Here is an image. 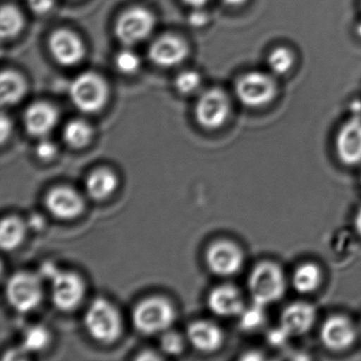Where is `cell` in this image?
I'll return each instance as SVG.
<instances>
[{
  "label": "cell",
  "mask_w": 361,
  "mask_h": 361,
  "mask_svg": "<svg viewBox=\"0 0 361 361\" xmlns=\"http://www.w3.org/2000/svg\"><path fill=\"white\" fill-rule=\"evenodd\" d=\"M84 324L90 335L100 343H113L121 336L120 312L111 302L102 298L92 302L84 316Z\"/></svg>",
  "instance_id": "cell-1"
},
{
  "label": "cell",
  "mask_w": 361,
  "mask_h": 361,
  "mask_svg": "<svg viewBox=\"0 0 361 361\" xmlns=\"http://www.w3.org/2000/svg\"><path fill=\"white\" fill-rule=\"evenodd\" d=\"M248 287L255 303L265 306L284 295L286 281L282 269L276 264L263 262L251 271Z\"/></svg>",
  "instance_id": "cell-2"
},
{
  "label": "cell",
  "mask_w": 361,
  "mask_h": 361,
  "mask_svg": "<svg viewBox=\"0 0 361 361\" xmlns=\"http://www.w3.org/2000/svg\"><path fill=\"white\" fill-rule=\"evenodd\" d=\"M176 318L175 308L164 298L151 297L137 304L133 310L135 327L145 335L166 331Z\"/></svg>",
  "instance_id": "cell-3"
},
{
  "label": "cell",
  "mask_w": 361,
  "mask_h": 361,
  "mask_svg": "<svg viewBox=\"0 0 361 361\" xmlns=\"http://www.w3.org/2000/svg\"><path fill=\"white\" fill-rule=\"evenodd\" d=\"M109 86L98 73L87 71L78 75L69 86L73 104L83 113L101 111L109 100Z\"/></svg>",
  "instance_id": "cell-4"
},
{
  "label": "cell",
  "mask_w": 361,
  "mask_h": 361,
  "mask_svg": "<svg viewBox=\"0 0 361 361\" xmlns=\"http://www.w3.org/2000/svg\"><path fill=\"white\" fill-rule=\"evenodd\" d=\"M6 295L14 310L20 312H31L43 299L41 278L31 272H16L8 281Z\"/></svg>",
  "instance_id": "cell-5"
},
{
  "label": "cell",
  "mask_w": 361,
  "mask_h": 361,
  "mask_svg": "<svg viewBox=\"0 0 361 361\" xmlns=\"http://www.w3.org/2000/svg\"><path fill=\"white\" fill-rule=\"evenodd\" d=\"M278 86L267 73L250 71L236 82L235 94L238 100L248 107H262L276 98Z\"/></svg>",
  "instance_id": "cell-6"
},
{
  "label": "cell",
  "mask_w": 361,
  "mask_h": 361,
  "mask_svg": "<svg viewBox=\"0 0 361 361\" xmlns=\"http://www.w3.org/2000/svg\"><path fill=\"white\" fill-rule=\"evenodd\" d=\"M154 26L155 18L151 11L142 7L130 8L116 22V37L123 45H136L151 35Z\"/></svg>",
  "instance_id": "cell-7"
},
{
  "label": "cell",
  "mask_w": 361,
  "mask_h": 361,
  "mask_svg": "<svg viewBox=\"0 0 361 361\" xmlns=\"http://www.w3.org/2000/svg\"><path fill=\"white\" fill-rule=\"evenodd\" d=\"M229 115V99L219 88L207 90L196 103V121L207 130H216L221 128L227 121Z\"/></svg>",
  "instance_id": "cell-8"
},
{
  "label": "cell",
  "mask_w": 361,
  "mask_h": 361,
  "mask_svg": "<svg viewBox=\"0 0 361 361\" xmlns=\"http://www.w3.org/2000/svg\"><path fill=\"white\" fill-rule=\"evenodd\" d=\"M54 305L63 312H71L80 305L85 295V284L79 274L58 271L50 279Z\"/></svg>",
  "instance_id": "cell-9"
},
{
  "label": "cell",
  "mask_w": 361,
  "mask_h": 361,
  "mask_svg": "<svg viewBox=\"0 0 361 361\" xmlns=\"http://www.w3.org/2000/svg\"><path fill=\"white\" fill-rule=\"evenodd\" d=\"M206 262L213 274L219 276H230L240 271L244 263V255L234 243L219 240L209 247Z\"/></svg>",
  "instance_id": "cell-10"
},
{
  "label": "cell",
  "mask_w": 361,
  "mask_h": 361,
  "mask_svg": "<svg viewBox=\"0 0 361 361\" xmlns=\"http://www.w3.org/2000/svg\"><path fill=\"white\" fill-rule=\"evenodd\" d=\"M52 56L63 66H75L85 56V46L82 39L68 29H59L49 39Z\"/></svg>",
  "instance_id": "cell-11"
},
{
  "label": "cell",
  "mask_w": 361,
  "mask_h": 361,
  "mask_svg": "<svg viewBox=\"0 0 361 361\" xmlns=\"http://www.w3.org/2000/svg\"><path fill=\"white\" fill-rule=\"evenodd\" d=\"M46 208L56 219H73L84 211V200L73 188L61 185L48 192L45 198Z\"/></svg>",
  "instance_id": "cell-12"
},
{
  "label": "cell",
  "mask_w": 361,
  "mask_h": 361,
  "mask_svg": "<svg viewBox=\"0 0 361 361\" xmlns=\"http://www.w3.org/2000/svg\"><path fill=\"white\" fill-rule=\"evenodd\" d=\"M321 341L329 350L341 352L352 346L357 331L350 319L344 316L329 317L321 327Z\"/></svg>",
  "instance_id": "cell-13"
},
{
  "label": "cell",
  "mask_w": 361,
  "mask_h": 361,
  "mask_svg": "<svg viewBox=\"0 0 361 361\" xmlns=\"http://www.w3.org/2000/svg\"><path fill=\"white\" fill-rule=\"evenodd\" d=\"M189 54V47L181 37L166 35L158 37L149 49V58L160 67H174L183 63Z\"/></svg>",
  "instance_id": "cell-14"
},
{
  "label": "cell",
  "mask_w": 361,
  "mask_h": 361,
  "mask_svg": "<svg viewBox=\"0 0 361 361\" xmlns=\"http://www.w3.org/2000/svg\"><path fill=\"white\" fill-rule=\"evenodd\" d=\"M338 157L346 166L361 162V120L354 118L343 124L336 137Z\"/></svg>",
  "instance_id": "cell-15"
},
{
  "label": "cell",
  "mask_w": 361,
  "mask_h": 361,
  "mask_svg": "<svg viewBox=\"0 0 361 361\" xmlns=\"http://www.w3.org/2000/svg\"><path fill=\"white\" fill-rule=\"evenodd\" d=\"M58 121V109L50 103H33L25 111V128L31 136L45 137L56 128Z\"/></svg>",
  "instance_id": "cell-16"
},
{
  "label": "cell",
  "mask_w": 361,
  "mask_h": 361,
  "mask_svg": "<svg viewBox=\"0 0 361 361\" xmlns=\"http://www.w3.org/2000/svg\"><path fill=\"white\" fill-rule=\"evenodd\" d=\"M188 340L190 343L204 353H213L221 348L224 333L221 327L208 320H197L188 327Z\"/></svg>",
  "instance_id": "cell-17"
},
{
  "label": "cell",
  "mask_w": 361,
  "mask_h": 361,
  "mask_svg": "<svg viewBox=\"0 0 361 361\" xmlns=\"http://www.w3.org/2000/svg\"><path fill=\"white\" fill-rule=\"evenodd\" d=\"M211 312L217 316L233 317L244 310V300L240 290L231 285H221L211 290L208 295Z\"/></svg>",
  "instance_id": "cell-18"
},
{
  "label": "cell",
  "mask_w": 361,
  "mask_h": 361,
  "mask_svg": "<svg viewBox=\"0 0 361 361\" xmlns=\"http://www.w3.org/2000/svg\"><path fill=\"white\" fill-rule=\"evenodd\" d=\"M316 319V310L312 304L297 302L285 308L281 316V326L289 336H300L312 329Z\"/></svg>",
  "instance_id": "cell-19"
},
{
  "label": "cell",
  "mask_w": 361,
  "mask_h": 361,
  "mask_svg": "<svg viewBox=\"0 0 361 361\" xmlns=\"http://www.w3.org/2000/svg\"><path fill=\"white\" fill-rule=\"evenodd\" d=\"M86 191L94 200H104L118 188V177L109 169H98L86 179Z\"/></svg>",
  "instance_id": "cell-20"
},
{
  "label": "cell",
  "mask_w": 361,
  "mask_h": 361,
  "mask_svg": "<svg viewBox=\"0 0 361 361\" xmlns=\"http://www.w3.org/2000/svg\"><path fill=\"white\" fill-rule=\"evenodd\" d=\"M27 92L24 78L14 71H4L0 75V99L3 105L20 102Z\"/></svg>",
  "instance_id": "cell-21"
},
{
  "label": "cell",
  "mask_w": 361,
  "mask_h": 361,
  "mask_svg": "<svg viewBox=\"0 0 361 361\" xmlns=\"http://www.w3.org/2000/svg\"><path fill=\"white\" fill-rule=\"evenodd\" d=\"M27 225L16 216L5 217L0 225V245L6 251L18 248L26 236Z\"/></svg>",
  "instance_id": "cell-22"
},
{
  "label": "cell",
  "mask_w": 361,
  "mask_h": 361,
  "mask_svg": "<svg viewBox=\"0 0 361 361\" xmlns=\"http://www.w3.org/2000/svg\"><path fill=\"white\" fill-rule=\"evenodd\" d=\"M322 281L320 268L312 263H305L295 269L293 276V285L301 293H310L317 290Z\"/></svg>",
  "instance_id": "cell-23"
},
{
  "label": "cell",
  "mask_w": 361,
  "mask_h": 361,
  "mask_svg": "<svg viewBox=\"0 0 361 361\" xmlns=\"http://www.w3.org/2000/svg\"><path fill=\"white\" fill-rule=\"evenodd\" d=\"M94 130L88 122L81 119L69 121L63 130L65 143L73 149H83L92 141Z\"/></svg>",
  "instance_id": "cell-24"
},
{
  "label": "cell",
  "mask_w": 361,
  "mask_h": 361,
  "mask_svg": "<svg viewBox=\"0 0 361 361\" xmlns=\"http://www.w3.org/2000/svg\"><path fill=\"white\" fill-rule=\"evenodd\" d=\"M22 12L12 5H5L0 12V32L3 39H10L20 35L24 28Z\"/></svg>",
  "instance_id": "cell-25"
},
{
  "label": "cell",
  "mask_w": 361,
  "mask_h": 361,
  "mask_svg": "<svg viewBox=\"0 0 361 361\" xmlns=\"http://www.w3.org/2000/svg\"><path fill=\"white\" fill-rule=\"evenodd\" d=\"M295 64V56L290 50L278 47L270 52L267 58L268 68L274 75H284L288 73Z\"/></svg>",
  "instance_id": "cell-26"
},
{
  "label": "cell",
  "mask_w": 361,
  "mask_h": 361,
  "mask_svg": "<svg viewBox=\"0 0 361 361\" xmlns=\"http://www.w3.org/2000/svg\"><path fill=\"white\" fill-rule=\"evenodd\" d=\"M49 342V331L41 325H35L27 329L23 344L26 352H39L48 346Z\"/></svg>",
  "instance_id": "cell-27"
},
{
  "label": "cell",
  "mask_w": 361,
  "mask_h": 361,
  "mask_svg": "<svg viewBox=\"0 0 361 361\" xmlns=\"http://www.w3.org/2000/svg\"><path fill=\"white\" fill-rule=\"evenodd\" d=\"M263 305L255 303L251 307L244 308L240 312V327L245 331H253L259 329L263 325L265 321V312L263 310Z\"/></svg>",
  "instance_id": "cell-28"
},
{
  "label": "cell",
  "mask_w": 361,
  "mask_h": 361,
  "mask_svg": "<svg viewBox=\"0 0 361 361\" xmlns=\"http://www.w3.org/2000/svg\"><path fill=\"white\" fill-rule=\"evenodd\" d=\"M175 87L181 94H191L200 88L202 84V78L197 71H183L175 79Z\"/></svg>",
  "instance_id": "cell-29"
},
{
  "label": "cell",
  "mask_w": 361,
  "mask_h": 361,
  "mask_svg": "<svg viewBox=\"0 0 361 361\" xmlns=\"http://www.w3.org/2000/svg\"><path fill=\"white\" fill-rule=\"evenodd\" d=\"M115 64L120 73L132 75L140 68L141 60L132 50L124 49L116 56Z\"/></svg>",
  "instance_id": "cell-30"
},
{
  "label": "cell",
  "mask_w": 361,
  "mask_h": 361,
  "mask_svg": "<svg viewBox=\"0 0 361 361\" xmlns=\"http://www.w3.org/2000/svg\"><path fill=\"white\" fill-rule=\"evenodd\" d=\"M160 348L164 354L177 356L185 348V340L176 331H164L160 338Z\"/></svg>",
  "instance_id": "cell-31"
},
{
  "label": "cell",
  "mask_w": 361,
  "mask_h": 361,
  "mask_svg": "<svg viewBox=\"0 0 361 361\" xmlns=\"http://www.w3.org/2000/svg\"><path fill=\"white\" fill-rule=\"evenodd\" d=\"M56 153H58V147L52 141L47 140V139H42L35 147V154L39 159L44 160V161L54 159Z\"/></svg>",
  "instance_id": "cell-32"
},
{
  "label": "cell",
  "mask_w": 361,
  "mask_h": 361,
  "mask_svg": "<svg viewBox=\"0 0 361 361\" xmlns=\"http://www.w3.org/2000/svg\"><path fill=\"white\" fill-rule=\"evenodd\" d=\"M27 3L31 11L39 16L48 13L54 7V0H27Z\"/></svg>",
  "instance_id": "cell-33"
},
{
  "label": "cell",
  "mask_w": 361,
  "mask_h": 361,
  "mask_svg": "<svg viewBox=\"0 0 361 361\" xmlns=\"http://www.w3.org/2000/svg\"><path fill=\"white\" fill-rule=\"evenodd\" d=\"M189 24L194 28H202L209 22V16L207 12L202 11V8H194V11L189 16Z\"/></svg>",
  "instance_id": "cell-34"
},
{
  "label": "cell",
  "mask_w": 361,
  "mask_h": 361,
  "mask_svg": "<svg viewBox=\"0 0 361 361\" xmlns=\"http://www.w3.org/2000/svg\"><path fill=\"white\" fill-rule=\"evenodd\" d=\"M0 138H1V143H5L9 138L12 133V121L10 118H8L5 114L1 115V120H0Z\"/></svg>",
  "instance_id": "cell-35"
},
{
  "label": "cell",
  "mask_w": 361,
  "mask_h": 361,
  "mask_svg": "<svg viewBox=\"0 0 361 361\" xmlns=\"http://www.w3.org/2000/svg\"><path fill=\"white\" fill-rule=\"evenodd\" d=\"M288 336V333L282 326H280V329H276V331H271L268 338H269L270 343L272 345H281Z\"/></svg>",
  "instance_id": "cell-36"
},
{
  "label": "cell",
  "mask_w": 361,
  "mask_h": 361,
  "mask_svg": "<svg viewBox=\"0 0 361 361\" xmlns=\"http://www.w3.org/2000/svg\"><path fill=\"white\" fill-rule=\"evenodd\" d=\"M44 226H45V221L39 215H33L29 219V227L32 228V229L42 230Z\"/></svg>",
  "instance_id": "cell-37"
},
{
  "label": "cell",
  "mask_w": 361,
  "mask_h": 361,
  "mask_svg": "<svg viewBox=\"0 0 361 361\" xmlns=\"http://www.w3.org/2000/svg\"><path fill=\"white\" fill-rule=\"evenodd\" d=\"M183 1L189 5L190 7L202 8L208 3L209 0H183Z\"/></svg>",
  "instance_id": "cell-38"
},
{
  "label": "cell",
  "mask_w": 361,
  "mask_h": 361,
  "mask_svg": "<svg viewBox=\"0 0 361 361\" xmlns=\"http://www.w3.org/2000/svg\"><path fill=\"white\" fill-rule=\"evenodd\" d=\"M224 3L226 5L229 6V7H240V6L244 5V4L247 3V0H223Z\"/></svg>",
  "instance_id": "cell-39"
},
{
  "label": "cell",
  "mask_w": 361,
  "mask_h": 361,
  "mask_svg": "<svg viewBox=\"0 0 361 361\" xmlns=\"http://www.w3.org/2000/svg\"><path fill=\"white\" fill-rule=\"evenodd\" d=\"M355 228L361 235V208L357 211L356 216H355Z\"/></svg>",
  "instance_id": "cell-40"
},
{
  "label": "cell",
  "mask_w": 361,
  "mask_h": 361,
  "mask_svg": "<svg viewBox=\"0 0 361 361\" xmlns=\"http://www.w3.org/2000/svg\"><path fill=\"white\" fill-rule=\"evenodd\" d=\"M159 356H156L154 355V353L152 352H145V354L141 355V356L138 357V359H159Z\"/></svg>",
  "instance_id": "cell-41"
},
{
  "label": "cell",
  "mask_w": 361,
  "mask_h": 361,
  "mask_svg": "<svg viewBox=\"0 0 361 361\" xmlns=\"http://www.w3.org/2000/svg\"><path fill=\"white\" fill-rule=\"evenodd\" d=\"M360 336H361V323H360Z\"/></svg>",
  "instance_id": "cell-42"
}]
</instances>
